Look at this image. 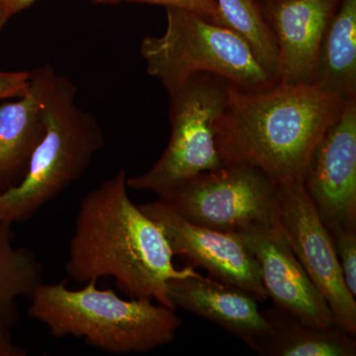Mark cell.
Returning <instances> with one entry per match:
<instances>
[{
	"label": "cell",
	"instance_id": "obj_5",
	"mask_svg": "<svg viewBox=\"0 0 356 356\" xmlns=\"http://www.w3.org/2000/svg\"><path fill=\"white\" fill-rule=\"evenodd\" d=\"M165 10V33L145 37L140 51L147 74L158 79L168 95L197 74H216L247 90L276 83L250 44L231 28L185 9Z\"/></svg>",
	"mask_w": 356,
	"mask_h": 356
},
{
	"label": "cell",
	"instance_id": "obj_1",
	"mask_svg": "<svg viewBox=\"0 0 356 356\" xmlns=\"http://www.w3.org/2000/svg\"><path fill=\"white\" fill-rule=\"evenodd\" d=\"M124 170L86 193L79 204L65 270L86 283L113 277L131 299H152L177 310L168 282L197 275L194 267L175 268L161 227L129 197Z\"/></svg>",
	"mask_w": 356,
	"mask_h": 356
},
{
	"label": "cell",
	"instance_id": "obj_19",
	"mask_svg": "<svg viewBox=\"0 0 356 356\" xmlns=\"http://www.w3.org/2000/svg\"><path fill=\"white\" fill-rule=\"evenodd\" d=\"M341 273L348 291L356 297V229L331 232Z\"/></svg>",
	"mask_w": 356,
	"mask_h": 356
},
{
	"label": "cell",
	"instance_id": "obj_10",
	"mask_svg": "<svg viewBox=\"0 0 356 356\" xmlns=\"http://www.w3.org/2000/svg\"><path fill=\"white\" fill-rule=\"evenodd\" d=\"M302 184L330 232L356 229V99L344 102L314 149Z\"/></svg>",
	"mask_w": 356,
	"mask_h": 356
},
{
	"label": "cell",
	"instance_id": "obj_16",
	"mask_svg": "<svg viewBox=\"0 0 356 356\" xmlns=\"http://www.w3.org/2000/svg\"><path fill=\"white\" fill-rule=\"evenodd\" d=\"M273 325L261 356H355L356 339L337 325L303 324L277 309L264 312Z\"/></svg>",
	"mask_w": 356,
	"mask_h": 356
},
{
	"label": "cell",
	"instance_id": "obj_4",
	"mask_svg": "<svg viewBox=\"0 0 356 356\" xmlns=\"http://www.w3.org/2000/svg\"><path fill=\"white\" fill-rule=\"evenodd\" d=\"M77 89L56 74L43 103L44 134L19 185L0 193V220L13 224L31 219L88 170L105 146L95 115L76 104Z\"/></svg>",
	"mask_w": 356,
	"mask_h": 356
},
{
	"label": "cell",
	"instance_id": "obj_2",
	"mask_svg": "<svg viewBox=\"0 0 356 356\" xmlns=\"http://www.w3.org/2000/svg\"><path fill=\"white\" fill-rule=\"evenodd\" d=\"M344 102L314 83H276L261 90L231 84L216 129L224 165L254 166L278 184L302 182L314 149Z\"/></svg>",
	"mask_w": 356,
	"mask_h": 356
},
{
	"label": "cell",
	"instance_id": "obj_18",
	"mask_svg": "<svg viewBox=\"0 0 356 356\" xmlns=\"http://www.w3.org/2000/svg\"><path fill=\"white\" fill-rule=\"evenodd\" d=\"M217 3L222 24L250 44L259 64L277 83V46L257 0H217Z\"/></svg>",
	"mask_w": 356,
	"mask_h": 356
},
{
	"label": "cell",
	"instance_id": "obj_3",
	"mask_svg": "<svg viewBox=\"0 0 356 356\" xmlns=\"http://www.w3.org/2000/svg\"><path fill=\"white\" fill-rule=\"evenodd\" d=\"M28 315L54 337H74L112 355L147 353L172 343L181 327L177 310L152 299L124 300L100 290L97 280L79 290L67 281L43 284L32 295Z\"/></svg>",
	"mask_w": 356,
	"mask_h": 356
},
{
	"label": "cell",
	"instance_id": "obj_8",
	"mask_svg": "<svg viewBox=\"0 0 356 356\" xmlns=\"http://www.w3.org/2000/svg\"><path fill=\"white\" fill-rule=\"evenodd\" d=\"M280 227L293 254L331 309L339 329L356 337V301L344 282L331 232L301 181L280 184Z\"/></svg>",
	"mask_w": 356,
	"mask_h": 356
},
{
	"label": "cell",
	"instance_id": "obj_14",
	"mask_svg": "<svg viewBox=\"0 0 356 356\" xmlns=\"http://www.w3.org/2000/svg\"><path fill=\"white\" fill-rule=\"evenodd\" d=\"M28 92L0 105V193L24 179L35 149L44 134L43 103L57 72L50 65L32 72Z\"/></svg>",
	"mask_w": 356,
	"mask_h": 356
},
{
	"label": "cell",
	"instance_id": "obj_13",
	"mask_svg": "<svg viewBox=\"0 0 356 356\" xmlns=\"http://www.w3.org/2000/svg\"><path fill=\"white\" fill-rule=\"evenodd\" d=\"M168 297L181 308L238 337L261 355L273 329L257 300L250 294L211 277L197 274L168 282Z\"/></svg>",
	"mask_w": 356,
	"mask_h": 356
},
{
	"label": "cell",
	"instance_id": "obj_24",
	"mask_svg": "<svg viewBox=\"0 0 356 356\" xmlns=\"http://www.w3.org/2000/svg\"><path fill=\"white\" fill-rule=\"evenodd\" d=\"M13 17L10 13L9 0H0V31L3 29L6 23Z\"/></svg>",
	"mask_w": 356,
	"mask_h": 356
},
{
	"label": "cell",
	"instance_id": "obj_23",
	"mask_svg": "<svg viewBox=\"0 0 356 356\" xmlns=\"http://www.w3.org/2000/svg\"><path fill=\"white\" fill-rule=\"evenodd\" d=\"M37 0H9L10 13L13 17L16 14L22 13L25 9L29 8ZM95 3L105 4V6H115L121 3L124 0H92Z\"/></svg>",
	"mask_w": 356,
	"mask_h": 356
},
{
	"label": "cell",
	"instance_id": "obj_12",
	"mask_svg": "<svg viewBox=\"0 0 356 356\" xmlns=\"http://www.w3.org/2000/svg\"><path fill=\"white\" fill-rule=\"evenodd\" d=\"M257 3L277 46V83H313L321 42L341 0H264Z\"/></svg>",
	"mask_w": 356,
	"mask_h": 356
},
{
	"label": "cell",
	"instance_id": "obj_9",
	"mask_svg": "<svg viewBox=\"0 0 356 356\" xmlns=\"http://www.w3.org/2000/svg\"><path fill=\"white\" fill-rule=\"evenodd\" d=\"M139 207L163 229L173 255L257 301L268 299L259 264L240 236L192 224L161 199Z\"/></svg>",
	"mask_w": 356,
	"mask_h": 356
},
{
	"label": "cell",
	"instance_id": "obj_15",
	"mask_svg": "<svg viewBox=\"0 0 356 356\" xmlns=\"http://www.w3.org/2000/svg\"><path fill=\"white\" fill-rule=\"evenodd\" d=\"M313 83L334 97L356 99V0H341L318 48Z\"/></svg>",
	"mask_w": 356,
	"mask_h": 356
},
{
	"label": "cell",
	"instance_id": "obj_25",
	"mask_svg": "<svg viewBox=\"0 0 356 356\" xmlns=\"http://www.w3.org/2000/svg\"><path fill=\"white\" fill-rule=\"evenodd\" d=\"M257 2L264 1V0H257Z\"/></svg>",
	"mask_w": 356,
	"mask_h": 356
},
{
	"label": "cell",
	"instance_id": "obj_17",
	"mask_svg": "<svg viewBox=\"0 0 356 356\" xmlns=\"http://www.w3.org/2000/svg\"><path fill=\"white\" fill-rule=\"evenodd\" d=\"M11 222L0 220V327L9 330L19 321L17 299H31L43 284V266L31 250L13 245Z\"/></svg>",
	"mask_w": 356,
	"mask_h": 356
},
{
	"label": "cell",
	"instance_id": "obj_22",
	"mask_svg": "<svg viewBox=\"0 0 356 356\" xmlns=\"http://www.w3.org/2000/svg\"><path fill=\"white\" fill-rule=\"evenodd\" d=\"M27 351L14 344L10 332L0 327V356H25Z\"/></svg>",
	"mask_w": 356,
	"mask_h": 356
},
{
	"label": "cell",
	"instance_id": "obj_11",
	"mask_svg": "<svg viewBox=\"0 0 356 356\" xmlns=\"http://www.w3.org/2000/svg\"><path fill=\"white\" fill-rule=\"evenodd\" d=\"M238 236L259 264L267 296L277 310L313 327L337 325L327 301L293 254L280 226L257 227Z\"/></svg>",
	"mask_w": 356,
	"mask_h": 356
},
{
	"label": "cell",
	"instance_id": "obj_7",
	"mask_svg": "<svg viewBox=\"0 0 356 356\" xmlns=\"http://www.w3.org/2000/svg\"><path fill=\"white\" fill-rule=\"evenodd\" d=\"M159 199L192 224L224 233L280 226V184L243 163L201 173Z\"/></svg>",
	"mask_w": 356,
	"mask_h": 356
},
{
	"label": "cell",
	"instance_id": "obj_6",
	"mask_svg": "<svg viewBox=\"0 0 356 356\" xmlns=\"http://www.w3.org/2000/svg\"><path fill=\"white\" fill-rule=\"evenodd\" d=\"M231 84L216 74H197L172 93L168 106L172 135L168 147L147 172L127 177L128 187L163 197L196 175L222 168L216 129Z\"/></svg>",
	"mask_w": 356,
	"mask_h": 356
},
{
	"label": "cell",
	"instance_id": "obj_20",
	"mask_svg": "<svg viewBox=\"0 0 356 356\" xmlns=\"http://www.w3.org/2000/svg\"><path fill=\"white\" fill-rule=\"evenodd\" d=\"M131 3L152 4L165 8H180L192 11L206 18V19L222 24L221 13L217 0H124Z\"/></svg>",
	"mask_w": 356,
	"mask_h": 356
},
{
	"label": "cell",
	"instance_id": "obj_21",
	"mask_svg": "<svg viewBox=\"0 0 356 356\" xmlns=\"http://www.w3.org/2000/svg\"><path fill=\"white\" fill-rule=\"evenodd\" d=\"M30 83V72H0V102L22 97L29 90Z\"/></svg>",
	"mask_w": 356,
	"mask_h": 356
}]
</instances>
